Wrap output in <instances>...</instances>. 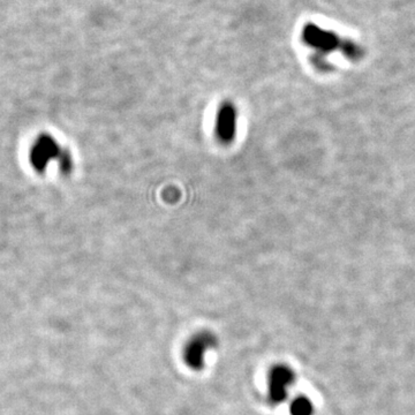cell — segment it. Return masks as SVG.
<instances>
[{
  "label": "cell",
  "mask_w": 415,
  "mask_h": 415,
  "mask_svg": "<svg viewBox=\"0 0 415 415\" xmlns=\"http://www.w3.org/2000/svg\"><path fill=\"white\" fill-rule=\"evenodd\" d=\"M217 346V338L208 331L200 332L192 338L185 347L184 360L186 365L193 370H201L204 366L208 351Z\"/></svg>",
  "instance_id": "6da1fadb"
},
{
  "label": "cell",
  "mask_w": 415,
  "mask_h": 415,
  "mask_svg": "<svg viewBox=\"0 0 415 415\" xmlns=\"http://www.w3.org/2000/svg\"><path fill=\"white\" fill-rule=\"evenodd\" d=\"M296 376L290 367L284 365L276 366L269 374L268 398L270 403L278 405L288 396V389L293 384Z\"/></svg>",
  "instance_id": "7a4b0ae2"
},
{
  "label": "cell",
  "mask_w": 415,
  "mask_h": 415,
  "mask_svg": "<svg viewBox=\"0 0 415 415\" xmlns=\"http://www.w3.org/2000/svg\"><path fill=\"white\" fill-rule=\"evenodd\" d=\"M237 131V110L230 102L221 105L216 122V133L223 144H231Z\"/></svg>",
  "instance_id": "3957f363"
},
{
  "label": "cell",
  "mask_w": 415,
  "mask_h": 415,
  "mask_svg": "<svg viewBox=\"0 0 415 415\" xmlns=\"http://www.w3.org/2000/svg\"><path fill=\"white\" fill-rule=\"evenodd\" d=\"M290 412L292 415H312L314 407L307 397L299 396L291 404Z\"/></svg>",
  "instance_id": "277c9868"
}]
</instances>
